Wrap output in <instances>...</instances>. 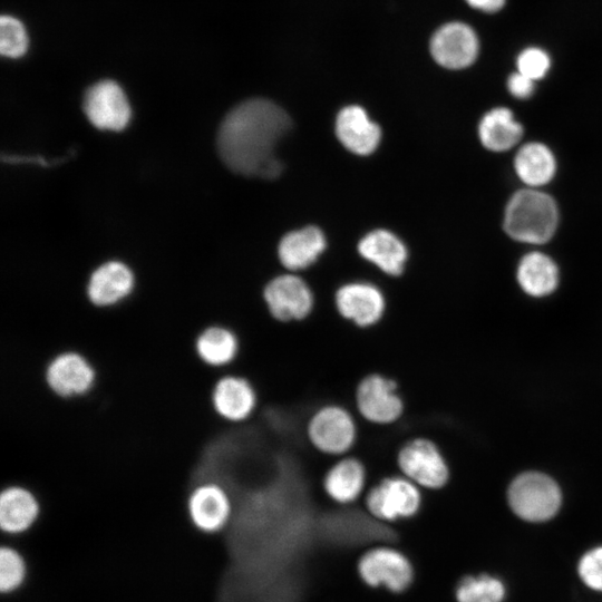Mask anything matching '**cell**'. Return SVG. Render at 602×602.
<instances>
[{"mask_svg": "<svg viewBox=\"0 0 602 602\" xmlns=\"http://www.w3.org/2000/svg\"><path fill=\"white\" fill-rule=\"evenodd\" d=\"M41 503L27 486L11 484L0 489V532L2 538L28 534L38 523Z\"/></svg>", "mask_w": 602, "mask_h": 602, "instance_id": "14", "label": "cell"}, {"mask_svg": "<svg viewBox=\"0 0 602 602\" xmlns=\"http://www.w3.org/2000/svg\"><path fill=\"white\" fill-rule=\"evenodd\" d=\"M534 80L517 71L512 74L507 79V89L515 97L526 99L534 93Z\"/></svg>", "mask_w": 602, "mask_h": 602, "instance_id": "31", "label": "cell"}, {"mask_svg": "<svg viewBox=\"0 0 602 602\" xmlns=\"http://www.w3.org/2000/svg\"><path fill=\"white\" fill-rule=\"evenodd\" d=\"M358 250L365 259L388 274L399 275L404 270L407 250L404 243L388 231L370 232L359 242Z\"/></svg>", "mask_w": 602, "mask_h": 602, "instance_id": "24", "label": "cell"}, {"mask_svg": "<svg viewBox=\"0 0 602 602\" xmlns=\"http://www.w3.org/2000/svg\"><path fill=\"white\" fill-rule=\"evenodd\" d=\"M264 299L271 315L281 322L302 320L313 307L309 287L298 276L281 275L264 290Z\"/></svg>", "mask_w": 602, "mask_h": 602, "instance_id": "16", "label": "cell"}, {"mask_svg": "<svg viewBox=\"0 0 602 602\" xmlns=\"http://www.w3.org/2000/svg\"><path fill=\"white\" fill-rule=\"evenodd\" d=\"M133 288V274L120 262H108L91 275L87 294L90 302L99 308L110 307L124 299Z\"/></svg>", "mask_w": 602, "mask_h": 602, "instance_id": "20", "label": "cell"}, {"mask_svg": "<svg viewBox=\"0 0 602 602\" xmlns=\"http://www.w3.org/2000/svg\"><path fill=\"white\" fill-rule=\"evenodd\" d=\"M194 350L205 366L225 371L236 362L241 352V340L232 329L211 324L196 336Z\"/></svg>", "mask_w": 602, "mask_h": 602, "instance_id": "18", "label": "cell"}, {"mask_svg": "<svg viewBox=\"0 0 602 602\" xmlns=\"http://www.w3.org/2000/svg\"><path fill=\"white\" fill-rule=\"evenodd\" d=\"M514 169L526 186L538 188L554 177L556 161L545 144L532 142L521 146L515 154Z\"/></svg>", "mask_w": 602, "mask_h": 602, "instance_id": "22", "label": "cell"}, {"mask_svg": "<svg viewBox=\"0 0 602 602\" xmlns=\"http://www.w3.org/2000/svg\"><path fill=\"white\" fill-rule=\"evenodd\" d=\"M326 247L323 233L314 226L292 231L279 244V258L290 270L311 265Z\"/></svg>", "mask_w": 602, "mask_h": 602, "instance_id": "23", "label": "cell"}, {"mask_svg": "<svg viewBox=\"0 0 602 602\" xmlns=\"http://www.w3.org/2000/svg\"><path fill=\"white\" fill-rule=\"evenodd\" d=\"M478 136L487 149L505 152L518 144L523 136V127L508 108L496 107L482 117Z\"/></svg>", "mask_w": 602, "mask_h": 602, "instance_id": "25", "label": "cell"}, {"mask_svg": "<svg viewBox=\"0 0 602 602\" xmlns=\"http://www.w3.org/2000/svg\"><path fill=\"white\" fill-rule=\"evenodd\" d=\"M423 501L421 488L399 473L379 477L363 495L368 514L386 523L417 516Z\"/></svg>", "mask_w": 602, "mask_h": 602, "instance_id": "5", "label": "cell"}, {"mask_svg": "<svg viewBox=\"0 0 602 602\" xmlns=\"http://www.w3.org/2000/svg\"><path fill=\"white\" fill-rule=\"evenodd\" d=\"M478 49L475 31L463 22L441 26L430 40V52L435 61L448 69L468 67L475 61Z\"/></svg>", "mask_w": 602, "mask_h": 602, "instance_id": "15", "label": "cell"}, {"mask_svg": "<svg viewBox=\"0 0 602 602\" xmlns=\"http://www.w3.org/2000/svg\"><path fill=\"white\" fill-rule=\"evenodd\" d=\"M516 65L517 71L535 81L546 75L550 69L551 60L544 50L536 47H530L518 55Z\"/></svg>", "mask_w": 602, "mask_h": 602, "instance_id": "30", "label": "cell"}, {"mask_svg": "<svg viewBox=\"0 0 602 602\" xmlns=\"http://www.w3.org/2000/svg\"><path fill=\"white\" fill-rule=\"evenodd\" d=\"M516 279L525 293L537 298L548 295L556 289L560 273L552 258L533 251L521 259Z\"/></svg>", "mask_w": 602, "mask_h": 602, "instance_id": "21", "label": "cell"}, {"mask_svg": "<svg viewBox=\"0 0 602 602\" xmlns=\"http://www.w3.org/2000/svg\"><path fill=\"white\" fill-rule=\"evenodd\" d=\"M290 127L289 116L274 103L245 100L223 119L216 139L219 154L237 174L275 178L282 171L275 147Z\"/></svg>", "mask_w": 602, "mask_h": 602, "instance_id": "1", "label": "cell"}, {"mask_svg": "<svg viewBox=\"0 0 602 602\" xmlns=\"http://www.w3.org/2000/svg\"><path fill=\"white\" fill-rule=\"evenodd\" d=\"M336 134L348 151L362 156L375 152L381 137L379 126L360 106H347L339 111Z\"/></svg>", "mask_w": 602, "mask_h": 602, "instance_id": "19", "label": "cell"}, {"mask_svg": "<svg viewBox=\"0 0 602 602\" xmlns=\"http://www.w3.org/2000/svg\"><path fill=\"white\" fill-rule=\"evenodd\" d=\"M43 377L48 389L55 396L72 399L91 391L97 372L84 353L68 349L50 358L45 367Z\"/></svg>", "mask_w": 602, "mask_h": 602, "instance_id": "10", "label": "cell"}, {"mask_svg": "<svg viewBox=\"0 0 602 602\" xmlns=\"http://www.w3.org/2000/svg\"><path fill=\"white\" fill-rule=\"evenodd\" d=\"M576 573L588 589L602 593V546L593 547L580 557Z\"/></svg>", "mask_w": 602, "mask_h": 602, "instance_id": "29", "label": "cell"}, {"mask_svg": "<svg viewBox=\"0 0 602 602\" xmlns=\"http://www.w3.org/2000/svg\"><path fill=\"white\" fill-rule=\"evenodd\" d=\"M362 581L370 586L383 585L391 592L400 593L408 589L414 579L409 559L399 550L378 545L366 551L358 562Z\"/></svg>", "mask_w": 602, "mask_h": 602, "instance_id": "11", "label": "cell"}, {"mask_svg": "<svg viewBox=\"0 0 602 602\" xmlns=\"http://www.w3.org/2000/svg\"><path fill=\"white\" fill-rule=\"evenodd\" d=\"M506 0H466V2L480 11L495 12L503 8Z\"/></svg>", "mask_w": 602, "mask_h": 602, "instance_id": "32", "label": "cell"}, {"mask_svg": "<svg viewBox=\"0 0 602 602\" xmlns=\"http://www.w3.org/2000/svg\"><path fill=\"white\" fill-rule=\"evenodd\" d=\"M508 502L521 518L544 522L552 518L561 506V492L556 483L541 473H525L513 480Z\"/></svg>", "mask_w": 602, "mask_h": 602, "instance_id": "8", "label": "cell"}, {"mask_svg": "<svg viewBox=\"0 0 602 602\" xmlns=\"http://www.w3.org/2000/svg\"><path fill=\"white\" fill-rule=\"evenodd\" d=\"M368 468L363 459L355 455L337 458L321 476V491L328 499L341 506L363 497L368 485Z\"/></svg>", "mask_w": 602, "mask_h": 602, "instance_id": "13", "label": "cell"}, {"mask_svg": "<svg viewBox=\"0 0 602 602\" xmlns=\"http://www.w3.org/2000/svg\"><path fill=\"white\" fill-rule=\"evenodd\" d=\"M186 514L192 526L206 535L225 532L234 516V498L223 484L202 480L195 484L186 497Z\"/></svg>", "mask_w": 602, "mask_h": 602, "instance_id": "7", "label": "cell"}, {"mask_svg": "<svg viewBox=\"0 0 602 602\" xmlns=\"http://www.w3.org/2000/svg\"><path fill=\"white\" fill-rule=\"evenodd\" d=\"M559 225V208L548 194L538 188H524L508 200L503 227L515 241L543 244L552 239Z\"/></svg>", "mask_w": 602, "mask_h": 602, "instance_id": "2", "label": "cell"}, {"mask_svg": "<svg viewBox=\"0 0 602 602\" xmlns=\"http://www.w3.org/2000/svg\"><path fill=\"white\" fill-rule=\"evenodd\" d=\"M211 402L215 414L224 421L243 424L258 412L260 395L246 376L222 371L213 383Z\"/></svg>", "mask_w": 602, "mask_h": 602, "instance_id": "9", "label": "cell"}, {"mask_svg": "<svg viewBox=\"0 0 602 602\" xmlns=\"http://www.w3.org/2000/svg\"><path fill=\"white\" fill-rule=\"evenodd\" d=\"M304 436L320 455L339 458L349 455L359 441L358 421L342 402L326 401L307 418Z\"/></svg>", "mask_w": 602, "mask_h": 602, "instance_id": "3", "label": "cell"}, {"mask_svg": "<svg viewBox=\"0 0 602 602\" xmlns=\"http://www.w3.org/2000/svg\"><path fill=\"white\" fill-rule=\"evenodd\" d=\"M88 120L99 129L122 130L130 119V106L113 80H101L87 89L82 103Z\"/></svg>", "mask_w": 602, "mask_h": 602, "instance_id": "12", "label": "cell"}, {"mask_svg": "<svg viewBox=\"0 0 602 602\" xmlns=\"http://www.w3.org/2000/svg\"><path fill=\"white\" fill-rule=\"evenodd\" d=\"M29 562L13 543L2 540L0 546V592L4 596L18 593L29 580Z\"/></svg>", "mask_w": 602, "mask_h": 602, "instance_id": "26", "label": "cell"}, {"mask_svg": "<svg viewBox=\"0 0 602 602\" xmlns=\"http://www.w3.org/2000/svg\"><path fill=\"white\" fill-rule=\"evenodd\" d=\"M28 48V36L23 25L11 16L0 19V52L8 58L21 57Z\"/></svg>", "mask_w": 602, "mask_h": 602, "instance_id": "28", "label": "cell"}, {"mask_svg": "<svg viewBox=\"0 0 602 602\" xmlns=\"http://www.w3.org/2000/svg\"><path fill=\"white\" fill-rule=\"evenodd\" d=\"M353 405L358 416L376 427L396 425L402 419L407 408L398 380L375 370L358 380Z\"/></svg>", "mask_w": 602, "mask_h": 602, "instance_id": "4", "label": "cell"}, {"mask_svg": "<svg viewBox=\"0 0 602 602\" xmlns=\"http://www.w3.org/2000/svg\"><path fill=\"white\" fill-rule=\"evenodd\" d=\"M398 473L421 489L437 491L449 479L447 462L437 444L425 436L404 440L395 453Z\"/></svg>", "mask_w": 602, "mask_h": 602, "instance_id": "6", "label": "cell"}, {"mask_svg": "<svg viewBox=\"0 0 602 602\" xmlns=\"http://www.w3.org/2000/svg\"><path fill=\"white\" fill-rule=\"evenodd\" d=\"M339 313L360 328L376 324L383 315L385 299L381 292L369 284H348L336 294Z\"/></svg>", "mask_w": 602, "mask_h": 602, "instance_id": "17", "label": "cell"}, {"mask_svg": "<svg viewBox=\"0 0 602 602\" xmlns=\"http://www.w3.org/2000/svg\"><path fill=\"white\" fill-rule=\"evenodd\" d=\"M506 596V583L488 573L464 576L455 590L457 602H504Z\"/></svg>", "mask_w": 602, "mask_h": 602, "instance_id": "27", "label": "cell"}]
</instances>
